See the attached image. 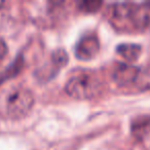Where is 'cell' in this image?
Returning a JSON list of instances; mask_svg holds the SVG:
<instances>
[{
	"mask_svg": "<svg viewBox=\"0 0 150 150\" xmlns=\"http://www.w3.org/2000/svg\"><path fill=\"white\" fill-rule=\"evenodd\" d=\"M7 52H8V50H7L6 43L2 39H0V62L4 59V57L7 54Z\"/></svg>",
	"mask_w": 150,
	"mask_h": 150,
	"instance_id": "cell-9",
	"label": "cell"
},
{
	"mask_svg": "<svg viewBox=\"0 0 150 150\" xmlns=\"http://www.w3.org/2000/svg\"><path fill=\"white\" fill-rule=\"evenodd\" d=\"M65 90L74 99H91L100 92V81L90 72L78 73L67 81Z\"/></svg>",
	"mask_w": 150,
	"mask_h": 150,
	"instance_id": "cell-3",
	"label": "cell"
},
{
	"mask_svg": "<svg viewBox=\"0 0 150 150\" xmlns=\"http://www.w3.org/2000/svg\"><path fill=\"white\" fill-rule=\"evenodd\" d=\"M3 4H4V2H3V1H0V7L2 6Z\"/></svg>",
	"mask_w": 150,
	"mask_h": 150,
	"instance_id": "cell-10",
	"label": "cell"
},
{
	"mask_svg": "<svg viewBox=\"0 0 150 150\" xmlns=\"http://www.w3.org/2000/svg\"><path fill=\"white\" fill-rule=\"evenodd\" d=\"M34 105L32 92L24 86H13L5 95V114L11 119H21L31 111Z\"/></svg>",
	"mask_w": 150,
	"mask_h": 150,
	"instance_id": "cell-2",
	"label": "cell"
},
{
	"mask_svg": "<svg viewBox=\"0 0 150 150\" xmlns=\"http://www.w3.org/2000/svg\"><path fill=\"white\" fill-rule=\"evenodd\" d=\"M116 52L127 62H135L141 54L142 48L139 44L121 43L116 47Z\"/></svg>",
	"mask_w": 150,
	"mask_h": 150,
	"instance_id": "cell-6",
	"label": "cell"
},
{
	"mask_svg": "<svg viewBox=\"0 0 150 150\" xmlns=\"http://www.w3.org/2000/svg\"><path fill=\"white\" fill-rule=\"evenodd\" d=\"M100 50V41L97 35L92 33L86 34L80 38L75 46V56L79 60L88 61L98 54Z\"/></svg>",
	"mask_w": 150,
	"mask_h": 150,
	"instance_id": "cell-4",
	"label": "cell"
},
{
	"mask_svg": "<svg viewBox=\"0 0 150 150\" xmlns=\"http://www.w3.org/2000/svg\"><path fill=\"white\" fill-rule=\"evenodd\" d=\"M111 19L122 29H143L150 24V2L113 3Z\"/></svg>",
	"mask_w": 150,
	"mask_h": 150,
	"instance_id": "cell-1",
	"label": "cell"
},
{
	"mask_svg": "<svg viewBox=\"0 0 150 150\" xmlns=\"http://www.w3.org/2000/svg\"><path fill=\"white\" fill-rule=\"evenodd\" d=\"M139 68L129 64H118L113 71L112 77L119 86H127L134 82L139 76Z\"/></svg>",
	"mask_w": 150,
	"mask_h": 150,
	"instance_id": "cell-5",
	"label": "cell"
},
{
	"mask_svg": "<svg viewBox=\"0 0 150 150\" xmlns=\"http://www.w3.org/2000/svg\"><path fill=\"white\" fill-rule=\"evenodd\" d=\"M82 4L86 5L88 7L84 8L83 11H96L97 9H99V7L102 5V2H99V1H93V2H81Z\"/></svg>",
	"mask_w": 150,
	"mask_h": 150,
	"instance_id": "cell-8",
	"label": "cell"
},
{
	"mask_svg": "<svg viewBox=\"0 0 150 150\" xmlns=\"http://www.w3.org/2000/svg\"><path fill=\"white\" fill-rule=\"evenodd\" d=\"M138 133L142 136V137H149L150 139V120L148 122H143L140 127V129H138Z\"/></svg>",
	"mask_w": 150,
	"mask_h": 150,
	"instance_id": "cell-7",
	"label": "cell"
}]
</instances>
